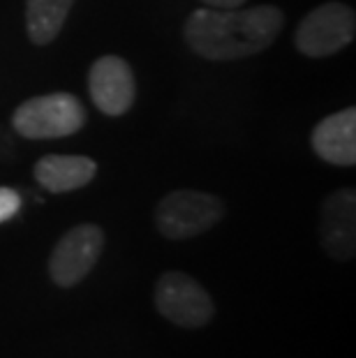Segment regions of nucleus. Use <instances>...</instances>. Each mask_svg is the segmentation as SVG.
I'll return each mask as SVG.
<instances>
[{
    "instance_id": "1",
    "label": "nucleus",
    "mask_w": 356,
    "mask_h": 358,
    "mask_svg": "<svg viewBox=\"0 0 356 358\" xmlns=\"http://www.w3.org/2000/svg\"><path fill=\"white\" fill-rule=\"evenodd\" d=\"M285 28V12L276 5L257 7H199L187 17L183 40L194 56L213 63L252 58L278 40Z\"/></svg>"
},
{
    "instance_id": "2",
    "label": "nucleus",
    "mask_w": 356,
    "mask_h": 358,
    "mask_svg": "<svg viewBox=\"0 0 356 358\" xmlns=\"http://www.w3.org/2000/svg\"><path fill=\"white\" fill-rule=\"evenodd\" d=\"M86 106L77 95L58 90V93L37 95L21 102L12 113L14 132L24 139H65L81 132L86 125Z\"/></svg>"
},
{
    "instance_id": "3",
    "label": "nucleus",
    "mask_w": 356,
    "mask_h": 358,
    "mask_svg": "<svg viewBox=\"0 0 356 358\" xmlns=\"http://www.w3.org/2000/svg\"><path fill=\"white\" fill-rule=\"evenodd\" d=\"M225 217V201L201 189H173L155 206V229L166 241H190Z\"/></svg>"
},
{
    "instance_id": "4",
    "label": "nucleus",
    "mask_w": 356,
    "mask_h": 358,
    "mask_svg": "<svg viewBox=\"0 0 356 358\" xmlns=\"http://www.w3.org/2000/svg\"><path fill=\"white\" fill-rule=\"evenodd\" d=\"M356 14L347 3L329 0L317 5L299 21L294 30V47L306 58L336 56L354 42Z\"/></svg>"
},
{
    "instance_id": "5",
    "label": "nucleus",
    "mask_w": 356,
    "mask_h": 358,
    "mask_svg": "<svg viewBox=\"0 0 356 358\" xmlns=\"http://www.w3.org/2000/svg\"><path fill=\"white\" fill-rule=\"evenodd\" d=\"M153 303L157 315L180 329H204L215 317L213 296L183 271H166L157 278Z\"/></svg>"
},
{
    "instance_id": "6",
    "label": "nucleus",
    "mask_w": 356,
    "mask_h": 358,
    "mask_svg": "<svg viewBox=\"0 0 356 358\" xmlns=\"http://www.w3.org/2000/svg\"><path fill=\"white\" fill-rule=\"evenodd\" d=\"M104 236L100 224L83 222L72 227L70 231L63 234V238L56 243V248L49 255V278L60 289H72L79 282H83L95 264L100 262L104 250Z\"/></svg>"
},
{
    "instance_id": "7",
    "label": "nucleus",
    "mask_w": 356,
    "mask_h": 358,
    "mask_svg": "<svg viewBox=\"0 0 356 358\" xmlns=\"http://www.w3.org/2000/svg\"><path fill=\"white\" fill-rule=\"evenodd\" d=\"M88 93L104 116H125L137 100V79L130 63L120 56H100L88 70Z\"/></svg>"
},
{
    "instance_id": "8",
    "label": "nucleus",
    "mask_w": 356,
    "mask_h": 358,
    "mask_svg": "<svg viewBox=\"0 0 356 358\" xmlns=\"http://www.w3.org/2000/svg\"><path fill=\"white\" fill-rule=\"evenodd\" d=\"M322 250L333 262H352L356 255V192L340 187L322 203L320 217Z\"/></svg>"
},
{
    "instance_id": "9",
    "label": "nucleus",
    "mask_w": 356,
    "mask_h": 358,
    "mask_svg": "<svg viewBox=\"0 0 356 358\" xmlns=\"http://www.w3.org/2000/svg\"><path fill=\"white\" fill-rule=\"evenodd\" d=\"M310 146L322 162L333 166L356 164V109L347 106L322 118L310 134Z\"/></svg>"
},
{
    "instance_id": "10",
    "label": "nucleus",
    "mask_w": 356,
    "mask_h": 358,
    "mask_svg": "<svg viewBox=\"0 0 356 358\" xmlns=\"http://www.w3.org/2000/svg\"><path fill=\"white\" fill-rule=\"evenodd\" d=\"M97 173V162L86 155H44L35 162L33 176L51 194L77 192Z\"/></svg>"
},
{
    "instance_id": "11",
    "label": "nucleus",
    "mask_w": 356,
    "mask_h": 358,
    "mask_svg": "<svg viewBox=\"0 0 356 358\" xmlns=\"http://www.w3.org/2000/svg\"><path fill=\"white\" fill-rule=\"evenodd\" d=\"M74 0H26V33L37 47L56 40L70 17Z\"/></svg>"
},
{
    "instance_id": "12",
    "label": "nucleus",
    "mask_w": 356,
    "mask_h": 358,
    "mask_svg": "<svg viewBox=\"0 0 356 358\" xmlns=\"http://www.w3.org/2000/svg\"><path fill=\"white\" fill-rule=\"evenodd\" d=\"M21 208V194L12 187H0V224L12 220Z\"/></svg>"
},
{
    "instance_id": "13",
    "label": "nucleus",
    "mask_w": 356,
    "mask_h": 358,
    "mask_svg": "<svg viewBox=\"0 0 356 358\" xmlns=\"http://www.w3.org/2000/svg\"><path fill=\"white\" fill-rule=\"evenodd\" d=\"M204 7H218V10H234V7H243L245 0H199Z\"/></svg>"
}]
</instances>
